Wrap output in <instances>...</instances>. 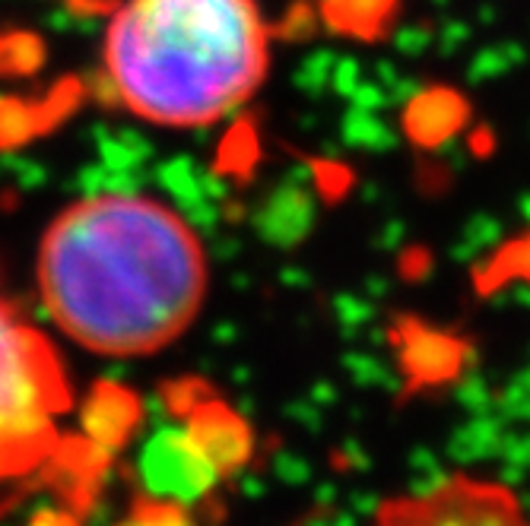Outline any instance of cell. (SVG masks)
I'll list each match as a JSON object with an SVG mask.
<instances>
[{
	"instance_id": "5b68a950",
	"label": "cell",
	"mask_w": 530,
	"mask_h": 526,
	"mask_svg": "<svg viewBox=\"0 0 530 526\" xmlns=\"http://www.w3.org/2000/svg\"><path fill=\"white\" fill-rule=\"evenodd\" d=\"M375 520L388 526H486V523H524V507L515 488L505 482L454 473L407 495L385 498L375 507Z\"/></svg>"
},
{
	"instance_id": "277c9868",
	"label": "cell",
	"mask_w": 530,
	"mask_h": 526,
	"mask_svg": "<svg viewBox=\"0 0 530 526\" xmlns=\"http://www.w3.org/2000/svg\"><path fill=\"white\" fill-rule=\"evenodd\" d=\"M134 473L143 492L146 520H185L188 507L207 501L226 482L181 419L156 428L140 444Z\"/></svg>"
},
{
	"instance_id": "9c48e42d",
	"label": "cell",
	"mask_w": 530,
	"mask_h": 526,
	"mask_svg": "<svg viewBox=\"0 0 530 526\" xmlns=\"http://www.w3.org/2000/svg\"><path fill=\"white\" fill-rule=\"evenodd\" d=\"M137 422H140V403L131 390L105 384L86 400V409H83L86 435L96 444H105V450L121 447L131 438Z\"/></svg>"
},
{
	"instance_id": "3957f363",
	"label": "cell",
	"mask_w": 530,
	"mask_h": 526,
	"mask_svg": "<svg viewBox=\"0 0 530 526\" xmlns=\"http://www.w3.org/2000/svg\"><path fill=\"white\" fill-rule=\"evenodd\" d=\"M67 403L58 355L0 302V479L48 454Z\"/></svg>"
},
{
	"instance_id": "7a4b0ae2",
	"label": "cell",
	"mask_w": 530,
	"mask_h": 526,
	"mask_svg": "<svg viewBox=\"0 0 530 526\" xmlns=\"http://www.w3.org/2000/svg\"><path fill=\"white\" fill-rule=\"evenodd\" d=\"M270 73L258 0H124L105 32L115 99L159 127H210L239 111Z\"/></svg>"
},
{
	"instance_id": "ba28073f",
	"label": "cell",
	"mask_w": 530,
	"mask_h": 526,
	"mask_svg": "<svg viewBox=\"0 0 530 526\" xmlns=\"http://www.w3.org/2000/svg\"><path fill=\"white\" fill-rule=\"evenodd\" d=\"M404 0H318L321 23L362 45L388 39Z\"/></svg>"
},
{
	"instance_id": "6da1fadb",
	"label": "cell",
	"mask_w": 530,
	"mask_h": 526,
	"mask_svg": "<svg viewBox=\"0 0 530 526\" xmlns=\"http://www.w3.org/2000/svg\"><path fill=\"white\" fill-rule=\"evenodd\" d=\"M35 270L54 327L108 359L156 355L181 340L210 289L191 222L143 194L70 203L48 225Z\"/></svg>"
},
{
	"instance_id": "52a82bcc",
	"label": "cell",
	"mask_w": 530,
	"mask_h": 526,
	"mask_svg": "<svg viewBox=\"0 0 530 526\" xmlns=\"http://www.w3.org/2000/svg\"><path fill=\"white\" fill-rule=\"evenodd\" d=\"M178 419L194 435V441L207 450L223 479H232L254 454L251 425L219 397H185L178 403Z\"/></svg>"
},
{
	"instance_id": "8992f818",
	"label": "cell",
	"mask_w": 530,
	"mask_h": 526,
	"mask_svg": "<svg viewBox=\"0 0 530 526\" xmlns=\"http://www.w3.org/2000/svg\"><path fill=\"white\" fill-rule=\"evenodd\" d=\"M391 343L397 352L400 374L410 390L442 387L461 378L470 359V343L458 333L432 327L419 317H404L391 330Z\"/></svg>"
},
{
	"instance_id": "30bf717a",
	"label": "cell",
	"mask_w": 530,
	"mask_h": 526,
	"mask_svg": "<svg viewBox=\"0 0 530 526\" xmlns=\"http://www.w3.org/2000/svg\"><path fill=\"white\" fill-rule=\"evenodd\" d=\"M467 121V102L454 89H429L410 102L404 127L413 143L438 146Z\"/></svg>"
}]
</instances>
